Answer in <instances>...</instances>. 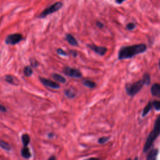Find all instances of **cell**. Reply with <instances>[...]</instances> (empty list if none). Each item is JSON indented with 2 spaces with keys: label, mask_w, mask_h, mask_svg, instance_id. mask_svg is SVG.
<instances>
[{
  "label": "cell",
  "mask_w": 160,
  "mask_h": 160,
  "mask_svg": "<svg viewBox=\"0 0 160 160\" xmlns=\"http://www.w3.org/2000/svg\"><path fill=\"white\" fill-rule=\"evenodd\" d=\"M63 7V3L60 2H56L52 5L45 8L38 16L39 18H45L48 15L59 11Z\"/></svg>",
  "instance_id": "cell-4"
},
{
  "label": "cell",
  "mask_w": 160,
  "mask_h": 160,
  "mask_svg": "<svg viewBox=\"0 0 160 160\" xmlns=\"http://www.w3.org/2000/svg\"><path fill=\"white\" fill-rule=\"evenodd\" d=\"M152 108H153L152 103H151V101H150L146 104V106L144 108V109L142 112V115H141L142 117H145L150 112V111L152 110Z\"/></svg>",
  "instance_id": "cell-14"
},
{
  "label": "cell",
  "mask_w": 160,
  "mask_h": 160,
  "mask_svg": "<svg viewBox=\"0 0 160 160\" xmlns=\"http://www.w3.org/2000/svg\"><path fill=\"white\" fill-rule=\"evenodd\" d=\"M63 71L64 74L69 77L73 78H77V79L83 78V74L78 69L73 68H71L69 66H66L63 68Z\"/></svg>",
  "instance_id": "cell-6"
},
{
  "label": "cell",
  "mask_w": 160,
  "mask_h": 160,
  "mask_svg": "<svg viewBox=\"0 0 160 160\" xmlns=\"http://www.w3.org/2000/svg\"><path fill=\"white\" fill-rule=\"evenodd\" d=\"M147 47L144 44L123 46L118 52V59L120 60H124L131 58L136 55L144 53Z\"/></svg>",
  "instance_id": "cell-1"
},
{
  "label": "cell",
  "mask_w": 160,
  "mask_h": 160,
  "mask_svg": "<svg viewBox=\"0 0 160 160\" xmlns=\"http://www.w3.org/2000/svg\"><path fill=\"white\" fill-rule=\"evenodd\" d=\"M24 38L20 33H13L9 34L5 38V43L8 45H16L22 41Z\"/></svg>",
  "instance_id": "cell-5"
},
{
  "label": "cell",
  "mask_w": 160,
  "mask_h": 160,
  "mask_svg": "<svg viewBox=\"0 0 160 160\" xmlns=\"http://www.w3.org/2000/svg\"><path fill=\"white\" fill-rule=\"evenodd\" d=\"M88 48H89L92 51H94L97 54L100 56H104L106 52H107V48L103 46H98L94 44H88Z\"/></svg>",
  "instance_id": "cell-7"
},
{
  "label": "cell",
  "mask_w": 160,
  "mask_h": 160,
  "mask_svg": "<svg viewBox=\"0 0 160 160\" xmlns=\"http://www.w3.org/2000/svg\"><path fill=\"white\" fill-rule=\"evenodd\" d=\"M159 153V149L158 148H153L148 153L146 158V160H157V156Z\"/></svg>",
  "instance_id": "cell-10"
},
{
  "label": "cell",
  "mask_w": 160,
  "mask_h": 160,
  "mask_svg": "<svg viewBox=\"0 0 160 160\" xmlns=\"http://www.w3.org/2000/svg\"><path fill=\"white\" fill-rule=\"evenodd\" d=\"M82 84L85 86H86L88 88H90V89H94L96 86V83L94 81L89 80H83L82 81Z\"/></svg>",
  "instance_id": "cell-12"
},
{
  "label": "cell",
  "mask_w": 160,
  "mask_h": 160,
  "mask_svg": "<svg viewBox=\"0 0 160 160\" xmlns=\"http://www.w3.org/2000/svg\"><path fill=\"white\" fill-rule=\"evenodd\" d=\"M133 160H138V157H136Z\"/></svg>",
  "instance_id": "cell-34"
},
{
  "label": "cell",
  "mask_w": 160,
  "mask_h": 160,
  "mask_svg": "<svg viewBox=\"0 0 160 160\" xmlns=\"http://www.w3.org/2000/svg\"><path fill=\"white\" fill-rule=\"evenodd\" d=\"M125 1H126V0H116L117 3H118V4H121V3H123Z\"/></svg>",
  "instance_id": "cell-31"
},
{
  "label": "cell",
  "mask_w": 160,
  "mask_h": 160,
  "mask_svg": "<svg viewBox=\"0 0 160 160\" xmlns=\"http://www.w3.org/2000/svg\"><path fill=\"white\" fill-rule=\"evenodd\" d=\"M53 79H54L55 81H57V82H59V83H65L66 82V80L65 78H64L63 76L59 75V74H57V73H54L52 75Z\"/></svg>",
  "instance_id": "cell-16"
},
{
  "label": "cell",
  "mask_w": 160,
  "mask_h": 160,
  "mask_svg": "<svg viewBox=\"0 0 160 160\" xmlns=\"http://www.w3.org/2000/svg\"><path fill=\"white\" fill-rule=\"evenodd\" d=\"M126 160H131V159H130V158H128V159H127Z\"/></svg>",
  "instance_id": "cell-36"
},
{
  "label": "cell",
  "mask_w": 160,
  "mask_h": 160,
  "mask_svg": "<svg viewBox=\"0 0 160 160\" xmlns=\"http://www.w3.org/2000/svg\"><path fill=\"white\" fill-rule=\"evenodd\" d=\"M66 40L68 42V43L72 46H76L78 45V43L75 38L70 34H67L66 35Z\"/></svg>",
  "instance_id": "cell-11"
},
{
  "label": "cell",
  "mask_w": 160,
  "mask_h": 160,
  "mask_svg": "<svg viewBox=\"0 0 160 160\" xmlns=\"http://www.w3.org/2000/svg\"><path fill=\"white\" fill-rule=\"evenodd\" d=\"M110 139V137L103 136V137H101L98 139V142L100 144H106L108 141H109Z\"/></svg>",
  "instance_id": "cell-22"
},
{
  "label": "cell",
  "mask_w": 160,
  "mask_h": 160,
  "mask_svg": "<svg viewBox=\"0 0 160 160\" xmlns=\"http://www.w3.org/2000/svg\"><path fill=\"white\" fill-rule=\"evenodd\" d=\"M57 53L59 55H60V56H63V57H66L68 55H67V53H66V51H65L63 49H62V48H58V49H57Z\"/></svg>",
  "instance_id": "cell-24"
},
{
  "label": "cell",
  "mask_w": 160,
  "mask_h": 160,
  "mask_svg": "<svg viewBox=\"0 0 160 160\" xmlns=\"http://www.w3.org/2000/svg\"><path fill=\"white\" fill-rule=\"evenodd\" d=\"M85 160H100V159L98 158H89L85 159Z\"/></svg>",
  "instance_id": "cell-30"
},
{
  "label": "cell",
  "mask_w": 160,
  "mask_h": 160,
  "mask_svg": "<svg viewBox=\"0 0 160 160\" xmlns=\"http://www.w3.org/2000/svg\"><path fill=\"white\" fill-rule=\"evenodd\" d=\"M21 156L25 159H29L31 156L30 150L28 148V146H24L23 148L21 149Z\"/></svg>",
  "instance_id": "cell-13"
},
{
  "label": "cell",
  "mask_w": 160,
  "mask_h": 160,
  "mask_svg": "<svg viewBox=\"0 0 160 160\" xmlns=\"http://www.w3.org/2000/svg\"><path fill=\"white\" fill-rule=\"evenodd\" d=\"M39 80L41 81V83L46 86L49 87L53 89H59L60 88V85L58 83L54 82L51 80L42 77H39Z\"/></svg>",
  "instance_id": "cell-8"
},
{
  "label": "cell",
  "mask_w": 160,
  "mask_h": 160,
  "mask_svg": "<svg viewBox=\"0 0 160 160\" xmlns=\"http://www.w3.org/2000/svg\"><path fill=\"white\" fill-rule=\"evenodd\" d=\"M70 53L71 54V55L73 57H76L78 56V53L76 51H73V50H71L70 51Z\"/></svg>",
  "instance_id": "cell-28"
},
{
  "label": "cell",
  "mask_w": 160,
  "mask_h": 160,
  "mask_svg": "<svg viewBox=\"0 0 160 160\" xmlns=\"http://www.w3.org/2000/svg\"><path fill=\"white\" fill-rule=\"evenodd\" d=\"M144 86L142 80H139L136 82L130 84H126L125 86V90L128 95L130 96H134L138 93Z\"/></svg>",
  "instance_id": "cell-3"
},
{
  "label": "cell",
  "mask_w": 160,
  "mask_h": 160,
  "mask_svg": "<svg viewBox=\"0 0 160 160\" xmlns=\"http://www.w3.org/2000/svg\"><path fill=\"white\" fill-rule=\"evenodd\" d=\"M7 112V110L5 106H3L2 104H0V112H3V113H5Z\"/></svg>",
  "instance_id": "cell-26"
},
{
  "label": "cell",
  "mask_w": 160,
  "mask_h": 160,
  "mask_svg": "<svg viewBox=\"0 0 160 160\" xmlns=\"http://www.w3.org/2000/svg\"><path fill=\"white\" fill-rule=\"evenodd\" d=\"M65 94L67 98L73 99L76 96V93L73 88H69L65 91Z\"/></svg>",
  "instance_id": "cell-15"
},
{
  "label": "cell",
  "mask_w": 160,
  "mask_h": 160,
  "mask_svg": "<svg viewBox=\"0 0 160 160\" xmlns=\"http://www.w3.org/2000/svg\"><path fill=\"white\" fill-rule=\"evenodd\" d=\"M160 135V115L156 119L153 128L147 136L144 145L143 146V152L146 153L153 145L156 139Z\"/></svg>",
  "instance_id": "cell-2"
},
{
  "label": "cell",
  "mask_w": 160,
  "mask_h": 160,
  "mask_svg": "<svg viewBox=\"0 0 160 160\" xmlns=\"http://www.w3.org/2000/svg\"><path fill=\"white\" fill-rule=\"evenodd\" d=\"M153 108L156 111H160V101L154 100L151 102Z\"/></svg>",
  "instance_id": "cell-21"
},
{
  "label": "cell",
  "mask_w": 160,
  "mask_h": 160,
  "mask_svg": "<svg viewBox=\"0 0 160 160\" xmlns=\"http://www.w3.org/2000/svg\"><path fill=\"white\" fill-rule=\"evenodd\" d=\"M23 72H24V75L27 77H30V76H31L33 74V70L31 66H25L24 68Z\"/></svg>",
  "instance_id": "cell-20"
},
{
  "label": "cell",
  "mask_w": 160,
  "mask_h": 160,
  "mask_svg": "<svg viewBox=\"0 0 160 160\" xmlns=\"http://www.w3.org/2000/svg\"><path fill=\"white\" fill-rule=\"evenodd\" d=\"M141 80L143 81L144 85L149 86L150 84V82H151V77H150L149 74L148 73H144L143 76V78Z\"/></svg>",
  "instance_id": "cell-17"
},
{
  "label": "cell",
  "mask_w": 160,
  "mask_h": 160,
  "mask_svg": "<svg viewBox=\"0 0 160 160\" xmlns=\"http://www.w3.org/2000/svg\"><path fill=\"white\" fill-rule=\"evenodd\" d=\"M48 160H56V157L55 156H51Z\"/></svg>",
  "instance_id": "cell-32"
},
{
  "label": "cell",
  "mask_w": 160,
  "mask_h": 160,
  "mask_svg": "<svg viewBox=\"0 0 160 160\" xmlns=\"http://www.w3.org/2000/svg\"><path fill=\"white\" fill-rule=\"evenodd\" d=\"M21 140L23 144V146H28V145L30 143V137L27 134H24L21 137Z\"/></svg>",
  "instance_id": "cell-18"
},
{
  "label": "cell",
  "mask_w": 160,
  "mask_h": 160,
  "mask_svg": "<svg viewBox=\"0 0 160 160\" xmlns=\"http://www.w3.org/2000/svg\"><path fill=\"white\" fill-rule=\"evenodd\" d=\"M53 135H54V134H53V133H50V134H49V135H48V136L51 138L52 136H53Z\"/></svg>",
  "instance_id": "cell-33"
},
{
  "label": "cell",
  "mask_w": 160,
  "mask_h": 160,
  "mask_svg": "<svg viewBox=\"0 0 160 160\" xmlns=\"http://www.w3.org/2000/svg\"><path fill=\"white\" fill-rule=\"evenodd\" d=\"M0 147L7 151H10L11 149V146L7 142L3 140H0Z\"/></svg>",
  "instance_id": "cell-19"
},
{
  "label": "cell",
  "mask_w": 160,
  "mask_h": 160,
  "mask_svg": "<svg viewBox=\"0 0 160 160\" xmlns=\"http://www.w3.org/2000/svg\"><path fill=\"white\" fill-rule=\"evenodd\" d=\"M159 69H160V60H159Z\"/></svg>",
  "instance_id": "cell-35"
},
{
  "label": "cell",
  "mask_w": 160,
  "mask_h": 160,
  "mask_svg": "<svg viewBox=\"0 0 160 160\" xmlns=\"http://www.w3.org/2000/svg\"><path fill=\"white\" fill-rule=\"evenodd\" d=\"M31 65L34 67H37L38 66V63L35 60H31Z\"/></svg>",
  "instance_id": "cell-27"
},
{
  "label": "cell",
  "mask_w": 160,
  "mask_h": 160,
  "mask_svg": "<svg viewBox=\"0 0 160 160\" xmlns=\"http://www.w3.org/2000/svg\"><path fill=\"white\" fill-rule=\"evenodd\" d=\"M5 79L6 80L7 82H8V83H10V84H13L14 83V78L12 76H10V75H7L5 77Z\"/></svg>",
  "instance_id": "cell-23"
},
{
  "label": "cell",
  "mask_w": 160,
  "mask_h": 160,
  "mask_svg": "<svg viewBox=\"0 0 160 160\" xmlns=\"http://www.w3.org/2000/svg\"><path fill=\"white\" fill-rule=\"evenodd\" d=\"M96 26H97L98 28H103V27L104 26L103 23H101V22H100V21H96Z\"/></svg>",
  "instance_id": "cell-29"
},
{
  "label": "cell",
  "mask_w": 160,
  "mask_h": 160,
  "mask_svg": "<svg viewBox=\"0 0 160 160\" xmlns=\"http://www.w3.org/2000/svg\"><path fill=\"white\" fill-rule=\"evenodd\" d=\"M151 93L153 96L160 98V85L158 83L153 84L151 88Z\"/></svg>",
  "instance_id": "cell-9"
},
{
  "label": "cell",
  "mask_w": 160,
  "mask_h": 160,
  "mask_svg": "<svg viewBox=\"0 0 160 160\" xmlns=\"http://www.w3.org/2000/svg\"><path fill=\"white\" fill-rule=\"evenodd\" d=\"M135 27H136V25L134 23H130L126 26V28L128 30H134L135 28Z\"/></svg>",
  "instance_id": "cell-25"
}]
</instances>
